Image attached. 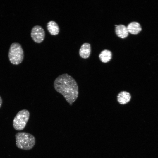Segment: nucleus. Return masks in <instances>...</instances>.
<instances>
[{"label":"nucleus","instance_id":"obj_1","mask_svg":"<svg viewBox=\"0 0 158 158\" xmlns=\"http://www.w3.org/2000/svg\"><path fill=\"white\" fill-rule=\"evenodd\" d=\"M55 90L61 94L70 105L77 99L79 94L78 87L75 79L67 73L61 75L54 82Z\"/></svg>","mask_w":158,"mask_h":158},{"label":"nucleus","instance_id":"obj_2","mask_svg":"<svg viewBox=\"0 0 158 158\" xmlns=\"http://www.w3.org/2000/svg\"><path fill=\"white\" fill-rule=\"evenodd\" d=\"M16 145L19 149L29 150L32 149L35 144V137L29 133L20 132L15 135Z\"/></svg>","mask_w":158,"mask_h":158},{"label":"nucleus","instance_id":"obj_3","mask_svg":"<svg viewBox=\"0 0 158 158\" xmlns=\"http://www.w3.org/2000/svg\"><path fill=\"white\" fill-rule=\"evenodd\" d=\"M8 57L10 61L13 64L18 65L22 63L24 58V52L19 43L14 42L11 45Z\"/></svg>","mask_w":158,"mask_h":158},{"label":"nucleus","instance_id":"obj_4","mask_svg":"<svg viewBox=\"0 0 158 158\" xmlns=\"http://www.w3.org/2000/svg\"><path fill=\"white\" fill-rule=\"evenodd\" d=\"M30 116L29 111L24 109L19 111L14 117L13 125L16 130L20 131L25 127L29 120Z\"/></svg>","mask_w":158,"mask_h":158},{"label":"nucleus","instance_id":"obj_5","mask_svg":"<svg viewBox=\"0 0 158 158\" xmlns=\"http://www.w3.org/2000/svg\"><path fill=\"white\" fill-rule=\"evenodd\" d=\"M31 36L34 42L37 43H41L44 39L45 31L41 26H35L31 30Z\"/></svg>","mask_w":158,"mask_h":158},{"label":"nucleus","instance_id":"obj_6","mask_svg":"<svg viewBox=\"0 0 158 158\" xmlns=\"http://www.w3.org/2000/svg\"><path fill=\"white\" fill-rule=\"evenodd\" d=\"M91 51V46L88 43H85L81 46L79 51V54L82 58H88L90 54Z\"/></svg>","mask_w":158,"mask_h":158},{"label":"nucleus","instance_id":"obj_7","mask_svg":"<svg viewBox=\"0 0 158 158\" xmlns=\"http://www.w3.org/2000/svg\"><path fill=\"white\" fill-rule=\"evenodd\" d=\"M47 27L48 31L51 35H57L59 32V26L55 21L51 20L48 22L47 24Z\"/></svg>","mask_w":158,"mask_h":158},{"label":"nucleus","instance_id":"obj_8","mask_svg":"<svg viewBox=\"0 0 158 158\" xmlns=\"http://www.w3.org/2000/svg\"><path fill=\"white\" fill-rule=\"evenodd\" d=\"M127 28L128 33L132 34H137L142 30L140 25L138 22L135 21L129 23Z\"/></svg>","mask_w":158,"mask_h":158},{"label":"nucleus","instance_id":"obj_9","mask_svg":"<svg viewBox=\"0 0 158 158\" xmlns=\"http://www.w3.org/2000/svg\"><path fill=\"white\" fill-rule=\"evenodd\" d=\"M115 32L118 37L123 39L127 37L128 35L127 27L122 24L117 25L116 26Z\"/></svg>","mask_w":158,"mask_h":158},{"label":"nucleus","instance_id":"obj_10","mask_svg":"<svg viewBox=\"0 0 158 158\" xmlns=\"http://www.w3.org/2000/svg\"><path fill=\"white\" fill-rule=\"evenodd\" d=\"M131 96L128 92L123 91L119 93L117 96V101L121 104H124L129 102Z\"/></svg>","mask_w":158,"mask_h":158},{"label":"nucleus","instance_id":"obj_11","mask_svg":"<svg viewBox=\"0 0 158 158\" xmlns=\"http://www.w3.org/2000/svg\"><path fill=\"white\" fill-rule=\"evenodd\" d=\"M111 52L108 49L103 50L99 55V58L103 63H106L109 61L112 58Z\"/></svg>","mask_w":158,"mask_h":158},{"label":"nucleus","instance_id":"obj_12","mask_svg":"<svg viewBox=\"0 0 158 158\" xmlns=\"http://www.w3.org/2000/svg\"><path fill=\"white\" fill-rule=\"evenodd\" d=\"M2 103V98L0 96V108L1 107Z\"/></svg>","mask_w":158,"mask_h":158}]
</instances>
